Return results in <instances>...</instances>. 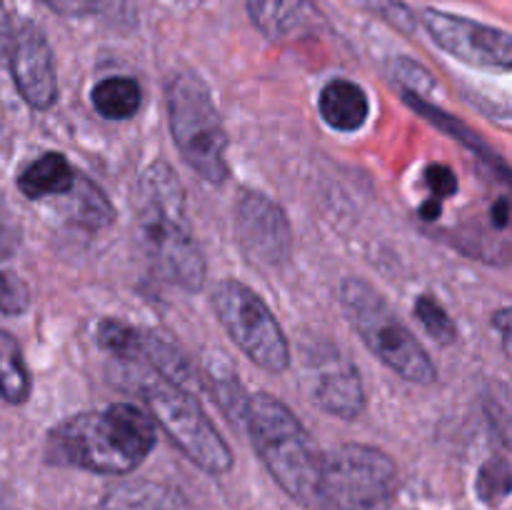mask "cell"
<instances>
[{"mask_svg":"<svg viewBox=\"0 0 512 510\" xmlns=\"http://www.w3.org/2000/svg\"><path fill=\"white\" fill-rule=\"evenodd\" d=\"M153 445V418L130 403H115L55 425L48 433L45 455L55 465L125 475L148 458Z\"/></svg>","mask_w":512,"mask_h":510,"instance_id":"obj_1","label":"cell"},{"mask_svg":"<svg viewBox=\"0 0 512 510\" xmlns=\"http://www.w3.org/2000/svg\"><path fill=\"white\" fill-rule=\"evenodd\" d=\"M138 230L150 263L170 283L200 290L205 283V258L195 243L185 210V190L168 163H153L135 195Z\"/></svg>","mask_w":512,"mask_h":510,"instance_id":"obj_2","label":"cell"},{"mask_svg":"<svg viewBox=\"0 0 512 510\" xmlns=\"http://www.w3.org/2000/svg\"><path fill=\"white\" fill-rule=\"evenodd\" d=\"M243 423L275 483L300 503L315 500L323 455L298 415L283 400L258 393L248 395Z\"/></svg>","mask_w":512,"mask_h":510,"instance_id":"obj_3","label":"cell"},{"mask_svg":"<svg viewBox=\"0 0 512 510\" xmlns=\"http://www.w3.org/2000/svg\"><path fill=\"white\" fill-rule=\"evenodd\" d=\"M340 303L348 313L350 325L358 330L370 353L383 360L400 378L415 385H430L438 378L428 350L405 328L383 295L360 278H348L340 285Z\"/></svg>","mask_w":512,"mask_h":510,"instance_id":"obj_4","label":"cell"},{"mask_svg":"<svg viewBox=\"0 0 512 510\" xmlns=\"http://www.w3.org/2000/svg\"><path fill=\"white\" fill-rule=\"evenodd\" d=\"M170 135L185 163L208 183L228 180V133L210 88L193 73H183L168 88Z\"/></svg>","mask_w":512,"mask_h":510,"instance_id":"obj_5","label":"cell"},{"mask_svg":"<svg viewBox=\"0 0 512 510\" xmlns=\"http://www.w3.org/2000/svg\"><path fill=\"white\" fill-rule=\"evenodd\" d=\"M398 493V468L383 450L345 443L323 455L318 490L325 510H390Z\"/></svg>","mask_w":512,"mask_h":510,"instance_id":"obj_6","label":"cell"},{"mask_svg":"<svg viewBox=\"0 0 512 510\" xmlns=\"http://www.w3.org/2000/svg\"><path fill=\"white\" fill-rule=\"evenodd\" d=\"M220 325L230 340L268 373H285L290 365V345L278 318L253 288L240 280H220L210 295Z\"/></svg>","mask_w":512,"mask_h":510,"instance_id":"obj_7","label":"cell"},{"mask_svg":"<svg viewBox=\"0 0 512 510\" xmlns=\"http://www.w3.org/2000/svg\"><path fill=\"white\" fill-rule=\"evenodd\" d=\"M143 398L153 413L155 423L168 433V438L193 460L200 470L210 475H225L233 468V453L223 435L218 433L198 400L185 393L180 385L158 378L143 388Z\"/></svg>","mask_w":512,"mask_h":510,"instance_id":"obj_8","label":"cell"},{"mask_svg":"<svg viewBox=\"0 0 512 510\" xmlns=\"http://www.w3.org/2000/svg\"><path fill=\"white\" fill-rule=\"evenodd\" d=\"M423 25L438 48L458 58L460 63H468L473 68L503 70V73L512 68V38L505 30L443 13V10H425Z\"/></svg>","mask_w":512,"mask_h":510,"instance_id":"obj_9","label":"cell"},{"mask_svg":"<svg viewBox=\"0 0 512 510\" xmlns=\"http://www.w3.org/2000/svg\"><path fill=\"white\" fill-rule=\"evenodd\" d=\"M303 380L310 400L320 410L353 420L365 408V390L358 368L335 345H315L303 360Z\"/></svg>","mask_w":512,"mask_h":510,"instance_id":"obj_10","label":"cell"},{"mask_svg":"<svg viewBox=\"0 0 512 510\" xmlns=\"http://www.w3.org/2000/svg\"><path fill=\"white\" fill-rule=\"evenodd\" d=\"M235 233L245 255L263 268H278L293 250V230L280 205L253 190L240 195L235 208Z\"/></svg>","mask_w":512,"mask_h":510,"instance_id":"obj_11","label":"cell"},{"mask_svg":"<svg viewBox=\"0 0 512 510\" xmlns=\"http://www.w3.org/2000/svg\"><path fill=\"white\" fill-rule=\"evenodd\" d=\"M8 55L15 88L25 103L35 110L53 108L58 100V75H55L53 50L43 30L25 23L13 35Z\"/></svg>","mask_w":512,"mask_h":510,"instance_id":"obj_12","label":"cell"},{"mask_svg":"<svg viewBox=\"0 0 512 510\" xmlns=\"http://www.w3.org/2000/svg\"><path fill=\"white\" fill-rule=\"evenodd\" d=\"M248 15L255 28L275 43L305 38L325 25L313 0H248Z\"/></svg>","mask_w":512,"mask_h":510,"instance_id":"obj_13","label":"cell"},{"mask_svg":"<svg viewBox=\"0 0 512 510\" xmlns=\"http://www.w3.org/2000/svg\"><path fill=\"white\" fill-rule=\"evenodd\" d=\"M320 115L325 123L340 133H355L368 123L370 100L368 93L353 80H330L318 98Z\"/></svg>","mask_w":512,"mask_h":510,"instance_id":"obj_14","label":"cell"},{"mask_svg":"<svg viewBox=\"0 0 512 510\" xmlns=\"http://www.w3.org/2000/svg\"><path fill=\"white\" fill-rule=\"evenodd\" d=\"M73 165L60 153H45L18 175L20 193L28 200H43L50 195H65L75 183Z\"/></svg>","mask_w":512,"mask_h":510,"instance_id":"obj_15","label":"cell"},{"mask_svg":"<svg viewBox=\"0 0 512 510\" xmlns=\"http://www.w3.org/2000/svg\"><path fill=\"white\" fill-rule=\"evenodd\" d=\"M403 98H405V103L410 105V108L418 110V113L423 115L425 120H430V123H433L435 128H440V130H443V133H448L450 138L458 140L460 145H465V148H468V150H473V153L478 155V158L488 160V163L493 165V168L500 170V178L508 180V175H510L508 163H505L503 158H498V155H495V150H490L488 145L483 143V138H480V135L475 133V130H470L468 125L463 123V120H458V118H455V115H448V113H445V110H440L438 105H433V103H428V100H423V95L405 93Z\"/></svg>","mask_w":512,"mask_h":510,"instance_id":"obj_16","label":"cell"},{"mask_svg":"<svg viewBox=\"0 0 512 510\" xmlns=\"http://www.w3.org/2000/svg\"><path fill=\"white\" fill-rule=\"evenodd\" d=\"M93 108L98 110L100 118L105 120H130L140 110V93L138 80L133 78H105L90 93Z\"/></svg>","mask_w":512,"mask_h":510,"instance_id":"obj_17","label":"cell"},{"mask_svg":"<svg viewBox=\"0 0 512 510\" xmlns=\"http://www.w3.org/2000/svg\"><path fill=\"white\" fill-rule=\"evenodd\" d=\"M65 195H70V200H73L70 215H73V223L80 225V228L103 230L115 220L113 203L105 198V193L93 180L83 178V175H75L73 188Z\"/></svg>","mask_w":512,"mask_h":510,"instance_id":"obj_18","label":"cell"},{"mask_svg":"<svg viewBox=\"0 0 512 510\" xmlns=\"http://www.w3.org/2000/svg\"><path fill=\"white\" fill-rule=\"evenodd\" d=\"M0 395L13 405L25 403L30 395V375L20 345L5 330H0Z\"/></svg>","mask_w":512,"mask_h":510,"instance_id":"obj_19","label":"cell"},{"mask_svg":"<svg viewBox=\"0 0 512 510\" xmlns=\"http://www.w3.org/2000/svg\"><path fill=\"white\" fill-rule=\"evenodd\" d=\"M415 318L420 320V325L425 328V333L440 345H450L458 338V328H455L453 318L448 315V310L440 305V300L435 295L425 293L415 300Z\"/></svg>","mask_w":512,"mask_h":510,"instance_id":"obj_20","label":"cell"},{"mask_svg":"<svg viewBox=\"0 0 512 510\" xmlns=\"http://www.w3.org/2000/svg\"><path fill=\"white\" fill-rule=\"evenodd\" d=\"M510 490V468L505 460H490L485 468L480 470L478 478V493L485 503H498L508 495Z\"/></svg>","mask_w":512,"mask_h":510,"instance_id":"obj_21","label":"cell"},{"mask_svg":"<svg viewBox=\"0 0 512 510\" xmlns=\"http://www.w3.org/2000/svg\"><path fill=\"white\" fill-rule=\"evenodd\" d=\"M30 308V290L20 275L0 270V313L23 315Z\"/></svg>","mask_w":512,"mask_h":510,"instance_id":"obj_22","label":"cell"},{"mask_svg":"<svg viewBox=\"0 0 512 510\" xmlns=\"http://www.w3.org/2000/svg\"><path fill=\"white\" fill-rule=\"evenodd\" d=\"M393 75L398 83L405 85V93L420 95L423 90H430L435 85V80L430 78V73L425 68H420L418 63L408 58H398L393 63Z\"/></svg>","mask_w":512,"mask_h":510,"instance_id":"obj_23","label":"cell"},{"mask_svg":"<svg viewBox=\"0 0 512 510\" xmlns=\"http://www.w3.org/2000/svg\"><path fill=\"white\" fill-rule=\"evenodd\" d=\"M425 183L430 188V198L440 200V203L458 193V175L453 173V168H448L443 163L428 165V170H425Z\"/></svg>","mask_w":512,"mask_h":510,"instance_id":"obj_24","label":"cell"},{"mask_svg":"<svg viewBox=\"0 0 512 510\" xmlns=\"http://www.w3.org/2000/svg\"><path fill=\"white\" fill-rule=\"evenodd\" d=\"M365 3H368L370 10L383 15L388 23H393L395 28L405 30V33H413L415 30V15L398 0H365Z\"/></svg>","mask_w":512,"mask_h":510,"instance_id":"obj_25","label":"cell"},{"mask_svg":"<svg viewBox=\"0 0 512 510\" xmlns=\"http://www.w3.org/2000/svg\"><path fill=\"white\" fill-rule=\"evenodd\" d=\"M20 243V228L13 218H10L8 210L0 205V260L10 258L15 253Z\"/></svg>","mask_w":512,"mask_h":510,"instance_id":"obj_26","label":"cell"},{"mask_svg":"<svg viewBox=\"0 0 512 510\" xmlns=\"http://www.w3.org/2000/svg\"><path fill=\"white\" fill-rule=\"evenodd\" d=\"M50 10L65 18H83L98 13V0H43Z\"/></svg>","mask_w":512,"mask_h":510,"instance_id":"obj_27","label":"cell"},{"mask_svg":"<svg viewBox=\"0 0 512 510\" xmlns=\"http://www.w3.org/2000/svg\"><path fill=\"white\" fill-rule=\"evenodd\" d=\"M490 218H493L495 228H500V230H505L510 225V200L505 198V195L493 203V210H490Z\"/></svg>","mask_w":512,"mask_h":510,"instance_id":"obj_28","label":"cell"},{"mask_svg":"<svg viewBox=\"0 0 512 510\" xmlns=\"http://www.w3.org/2000/svg\"><path fill=\"white\" fill-rule=\"evenodd\" d=\"M10 43H13V28H10V18L0 3V60L10 53Z\"/></svg>","mask_w":512,"mask_h":510,"instance_id":"obj_29","label":"cell"},{"mask_svg":"<svg viewBox=\"0 0 512 510\" xmlns=\"http://www.w3.org/2000/svg\"><path fill=\"white\" fill-rule=\"evenodd\" d=\"M440 213H443V203H440V200H435V198H428L418 208V215L423 220H438Z\"/></svg>","mask_w":512,"mask_h":510,"instance_id":"obj_30","label":"cell"},{"mask_svg":"<svg viewBox=\"0 0 512 510\" xmlns=\"http://www.w3.org/2000/svg\"><path fill=\"white\" fill-rule=\"evenodd\" d=\"M510 310H500L498 318H495V325L500 328V335H503V345L505 350H510Z\"/></svg>","mask_w":512,"mask_h":510,"instance_id":"obj_31","label":"cell"}]
</instances>
